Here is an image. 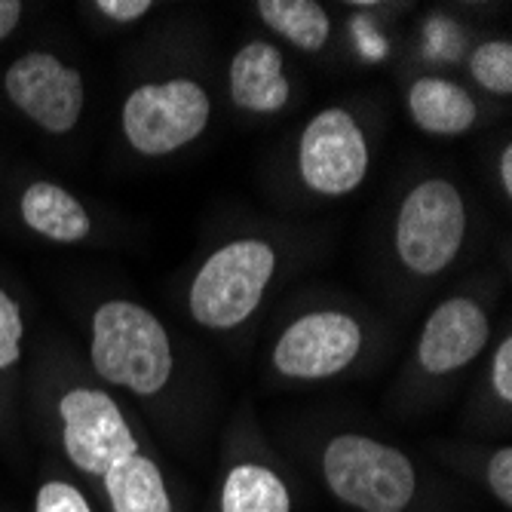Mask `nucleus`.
Wrapping results in <instances>:
<instances>
[{"label": "nucleus", "instance_id": "obj_1", "mask_svg": "<svg viewBox=\"0 0 512 512\" xmlns=\"http://www.w3.org/2000/svg\"><path fill=\"white\" fill-rule=\"evenodd\" d=\"M89 359L96 375L135 396H157L175 368L163 322L135 301H105L92 313Z\"/></svg>", "mask_w": 512, "mask_h": 512}, {"label": "nucleus", "instance_id": "obj_2", "mask_svg": "<svg viewBox=\"0 0 512 512\" xmlns=\"http://www.w3.org/2000/svg\"><path fill=\"white\" fill-rule=\"evenodd\" d=\"M329 491L359 512H405L417 494V473L405 451L359 433H341L322 451Z\"/></svg>", "mask_w": 512, "mask_h": 512}, {"label": "nucleus", "instance_id": "obj_3", "mask_svg": "<svg viewBox=\"0 0 512 512\" xmlns=\"http://www.w3.org/2000/svg\"><path fill=\"white\" fill-rule=\"evenodd\" d=\"M276 273V249L258 237L234 240L206 258L197 270L188 307L191 316L212 332H227L246 322Z\"/></svg>", "mask_w": 512, "mask_h": 512}, {"label": "nucleus", "instance_id": "obj_4", "mask_svg": "<svg viewBox=\"0 0 512 512\" xmlns=\"http://www.w3.org/2000/svg\"><path fill=\"white\" fill-rule=\"evenodd\" d=\"M209 117V92L191 77H175L132 89L120 111V126L138 154L166 157L197 142L209 126Z\"/></svg>", "mask_w": 512, "mask_h": 512}, {"label": "nucleus", "instance_id": "obj_5", "mask_svg": "<svg viewBox=\"0 0 512 512\" xmlns=\"http://www.w3.org/2000/svg\"><path fill=\"white\" fill-rule=\"evenodd\" d=\"M467 240V206L445 178L414 184L396 215V255L417 276H436L454 264Z\"/></svg>", "mask_w": 512, "mask_h": 512}, {"label": "nucleus", "instance_id": "obj_6", "mask_svg": "<svg viewBox=\"0 0 512 512\" xmlns=\"http://www.w3.org/2000/svg\"><path fill=\"white\" fill-rule=\"evenodd\" d=\"M62 448L83 476H105L117 460L138 451L120 405L96 387H74L59 399Z\"/></svg>", "mask_w": 512, "mask_h": 512}, {"label": "nucleus", "instance_id": "obj_7", "mask_svg": "<svg viewBox=\"0 0 512 512\" xmlns=\"http://www.w3.org/2000/svg\"><path fill=\"white\" fill-rule=\"evenodd\" d=\"M298 169L301 181L322 197H347L365 181L368 142L347 108H325L307 123L298 145Z\"/></svg>", "mask_w": 512, "mask_h": 512}, {"label": "nucleus", "instance_id": "obj_8", "mask_svg": "<svg viewBox=\"0 0 512 512\" xmlns=\"http://www.w3.org/2000/svg\"><path fill=\"white\" fill-rule=\"evenodd\" d=\"M362 350V325L341 310L298 316L273 347V368L283 378L322 381L350 368Z\"/></svg>", "mask_w": 512, "mask_h": 512}, {"label": "nucleus", "instance_id": "obj_9", "mask_svg": "<svg viewBox=\"0 0 512 512\" xmlns=\"http://www.w3.org/2000/svg\"><path fill=\"white\" fill-rule=\"evenodd\" d=\"M4 92L19 114L53 135H65L83 114V77L53 53H25L4 74Z\"/></svg>", "mask_w": 512, "mask_h": 512}, {"label": "nucleus", "instance_id": "obj_10", "mask_svg": "<svg viewBox=\"0 0 512 512\" xmlns=\"http://www.w3.org/2000/svg\"><path fill=\"white\" fill-rule=\"evenodd\" d=\"M491 338L488 313L473 298H448L442 301L417 341V362L427 375H451V371L470 365Z\"/></svg>", "mask_w": 512, "mask_h": 512}, {"label": "nucleus", "instance_id": "obj_11", "mask_svg": "<svg viewBox=\"0 0 512 512\" xmlns=\"http://www.w3.org/2000/svg\"><path fill=\"white\" fill-rule=\"evenodd\" d=\"M292 83L283 71V53L267 40H252L230 62V99L252 114L283 111Z\"/></svg>", "mask_w": 512, "mask_h": 512}, {"label": "nucleus", "instance_id": "obj_12", "mask_svg": "<svg viewBox=\"0 0 512 512\" xmlns=\"http://www.w3.org/2000/svg\"><path fill=\"white\" fill-rule=\"evenodd\" d=\"M408 114L414 126L427 135L457 138L473 129L479 108L460 83L445 77H421L408 89Z\"/></svg>", "mask_w": 512, "mask_h": 512}, {"label": "nucleus", "instance_id": "obj_13", "mask_svg": "<svg viewBox=\"0 0 512 512\" xmlns=\"http://www.w3.org/2000/svg\"><path fill=\"white\" fill-rule=\"evenodd\" d=\"M19 215L28 230L53 243H80L89 237L92 221L83 203L53 181H34L19 200Z\"/></svg>", "mask_w": 512, "mask_h": 512}, {"label": "nucleus", "instance_id": "obj_14", "mask_svg": "<svg viewBox=\"0 0 512 512\" xmlns=\"http://www.w3.org/2000/svg\"><path fill=\"white\" fill-rule=\"evenodd\" d=\"M102 482L114 512H172L166 479L157 463L142 454V448L117 460Z\"/></svg>", "mask_w": 512, "mask_h": 512}, {"label": "nucleus", "instance_id": "obj_15", "mask_svg": "<svg viewBox=\"0 0 512 512\" xmlns=\"http://www.w3.org/2000/svg\"><path fill=\"white\" fill-rule=\"evenodd\" d=\"M218 512H292V494L283 476L264 463H237L224 476Z\"/></svg>", "mask_w": 512, "mask_h": 512}, {"label": "nucleus", "instance_id": "obj_16", "mask_svg": "<svg viewBox=\"0 0 512 512\" xmlns=\"http://www.w3.org/2000/svg\"><path fill=\"white\" fill-rule=\"evenodd\" d=\"M258 16L270 31L304 53H319L332 34V19L316 0H258Z\"/></svg>", "mask_w": 512, "mask_h": 512}, {"label": "nucleus", "instance_id": "obj_17", "mask_svg": "<svg viewBox=\"0 0 512 512\" xmlns=\"http://www.w3.org/2000/svg\"><path fill=\"white\" fill-rule=\"evenodd\" d=\"M473 80L494 92V96H509L512 92V43L509 40H488L476 46L470 56Z\"/></svg>", "mask_w": 512, "mask_h": 512}, {"label": "nucleus", "instance_id": "obj_18", "mask_svg": "<svg viewBox=\"0 0 512 512\" xmlns=\"http://www.w3.org/2000/svg\"><path fill=\"white\" fill-rule=\"evenodd\" d=\"M22 338H25L22 307L10 292L0 289V371H10L22 359Z\"/></svg>", "mask_w": 512, "mask_h": 512}, {"label": "nucleus", "instance_id": "obj_19", "mask_svg": "<svg viewBox=\"0 0 512 512\" xmlns=\"http://www.w3.org/2000/svg\"><path fill=\"white\" fill-rule=\"evenodd\" d=\"M34 512H92V506L77 485L62 482V479H50L37 488Z\"/></svg>", "mask_w": 512, "mask_h": 512}, {"label": "nucleus", "instance_id": "obj_20", "mask_svg": "<svg viewBox=\"0 0 512 512\" xmlns=\"http://www.w3.org/2000/svg\"><path fill=\"white\" fill-rule=\"evenodd\" d=\"M485 482H488V491L494 494V500H500L509 509L512 506V448L509 445L497 448L488 457Z\"/></svg>", "mask_w": 512, "mask_h": 512}, {"label": "nucleus", "instance_id": "obj_21", "mask_svg": "<svg viewBox=\"0 0 512 512\" xmlns=\"http://www.w3.org/2000/svg\"><path fill=\"white\" fill-rule=\"evenodd\" d=\"M491 387L500 402H512V338L506 335L491 362Z\"/></svg>", "mask_w": 512, "mask_h": 512}, {"label": "nucleus", "instance_id": "obj_22", "mask_svg": "<svg viewBox=\"0 0 512 512\" xmlns=\"http://www.w3.org/2000/svg\"><path fill=\"white\" fill-rule=\"evenodd\" d=\"M96 10H99L105 19L126 25V22H138V19H145V16L154 10V4H151V0H99Z\"/></svg>", "mask_w": 512, "mask_h": 512}, {"label": "nucleus", "instance_id": "obj_23", "mask_svg": "<svg viewBox=\"0 0 512 512\" xmlns=\"http://www.w3.org/2000/svg\"><path fill=\"white\" fill-rule=\"evenodd\" d=\"M22 4L19 0H0V40H7L13 31H16V25L22 22Z\"/></svg>", "mask_w": 512, "mask_h": 512}, {"label": "nucleus", "instance_id": "obj_24", "mask_svg": "<svg viewBox=\"0 0 512 512\" xmlns=\"http://www.w3.org/2000/svg\"><path fill=\"white\" fill-rule=\"evenodd\" d=\"M497 175H500V184H503V191L509 197L512 194V148L509 145L503 148V154L497 160Z\"/></svg>", "mask_w": 512, "mask_h": 512}]
</instances>
